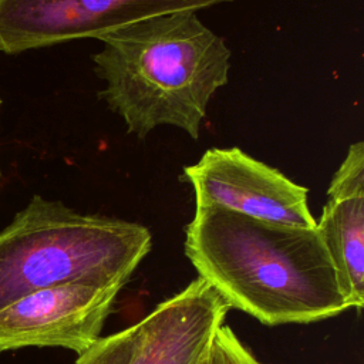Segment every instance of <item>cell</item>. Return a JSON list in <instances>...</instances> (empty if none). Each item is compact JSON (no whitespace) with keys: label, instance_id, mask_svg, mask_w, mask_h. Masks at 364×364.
Wrapping results in <instances>:
<instances>
[{"label":"cell","instance_id":"cell-1","mask_svg":"<svg viewBox=\"0 0 364 364\" xmlns=\"http://www.w3.org/2000/svg\"><path fill=\"white\" fill-rule=\"evenodd\" d=\"M183 249L229 309L262 324H310L350 310L316 228L198 206Z\"/></svg>","mask_w":364,"mask_h":364},{"label":"cell","instance_id":"cell-2","mask_svg":"<svg viewBox=\"0 0 364 364\" xmlns=\"http://www.w3.org/2000/svg\"><path fill=\"white\" fill-rule=\"evenodd\" d=\"M98 97L144 139L173 125L198 139L210 98L228 84L232 51L193 10L152 16L98 38Z\"/></svg>","mask_w":364,"mask_h":364},{"label":"cell","instance_id":"cell-3","mask_svg":"<svg viewBox=\"0 0 364 364\" xmlns=\"http://www.w3.org/2000/svg\"><path fill=\"white\" fill-rule=\"evenodd\" d=\"M151 247L142 223L34 195L0 232V310L51 286L124 287Z\"/></svg>","mask_w":364,"mask_h":364},{"label":"cell","instance_id":"cell-4","mask_svg":"<svg viewBox=\"0 0 364 364\" xmlns=\"http://www.w3.org/2000/svg\"><path fill=\"white\" fill-rule=\"evenodd\" d=\"M235 0H0V51L20 54L80 38H100L166 13Z\"/></svg>","mask_w":364,"mask_h":364},{"label":"cell","instance_id":"cell-5","mask_svg":"<svg viewBox=\"0 0 364 364\" xmlns=\"http://www.w3.org/2000/svg\"><path fill=\"white\" fill-rule=\"evenodd\" d=\"M181 181L195 192L198 206H220L246 216L316 228L309 189L240 148H209L183 168Z\"/></svg>","mask_w":364,"mask_h":364},{"label":"cell","instance_id":"cell-6","mask_svg":"<svg viewBox=\"0 0 364 364\" xmlns=\"http://www.w3.org/2000/svg\"><path fill=\"white\" fill-rule=\"evenodd\" d=\"M121 289L73 283L20 297L0 310V351L61 347L85 353L101 338Z\"/></svg>","mask_w":364,"mask_h":364},{"label":"cell","instance_id":"cell-7","mask_svg":"<svg viewBox=\"0 0 364 364\" xmlns=\"http://www.w3.org/2000/svg\"><path fill=\"white\" fill-rule=\"evenodd\" d=\"M229 307L200 277L136 323L129 364H199Z\"/></svg>","mask_w":364,"mask_h":364},{"label":"cell","instance_id":"cell-8","mask_svg":"<svg viewBox=\"0 0 364 364\" xmlns=\"http://www.w3.org/2000/svg\"><path fill=\"white\" fill-rule=\"evenodd\" d=\"M316 229L350 309L364 304V144L348 146L334 172Z\"/></svg>","mask_w":364,"mask_h":364},{"label":"cell","instance_id":"cell-9","mask_svg":"<svg viewBox=\"0 0 364 364\" xmlns=\"http://www.w3.org/2000/svg\"><path fill=\"white\" fill-rule=\"evenodd\" d=\"M136 338V324L101 337L91 348L80 354L74 364H129Z\"/></svg>","mask_w":364,"mask_h":364},{"label":"cell","instance_id":"cell-10","mask_svg":"<svg viewBox=\"0 0 364 364\" xmlns=\"http://www.w3.org/2000/svg\"><path fill=\"white\" fill-rule=\"evenodd\" d=\"M206 364H263L240 341L230 326L222 324L209 348Z\"/></svg>","mask_w":364,"mask_h":364},{"label":"cell","instance_id":"cell-11","mask_svg":"<svg viewBox=\"0 0 364 364\" xmlns=\"http://www.w3.org/2000/svg\"><path fill=\"white\" fill-rule=\"evenodd\" d=\"M206 360H208V355H206V357H205V358H203V360H202L199 364H206Z\"/></svg>","mask_w":364,"mask_h":364},{"label":"cell","instance_id":"cell-12","mask_svg":"<svg viewBox=\"0 0 364 364\" xmlns=\"http://www.w3.org/2000/svg\"><path fill=\"white\" fill-rule=\"evenodd\" d=\"M0 105H1V100H0Z\"/></svg>","mask_w":364,"mask_h":364}]
</instances>
